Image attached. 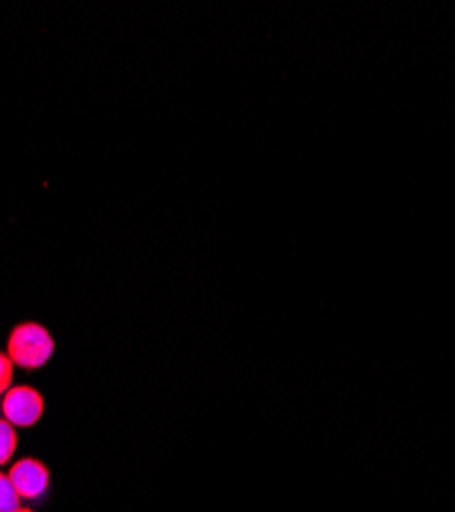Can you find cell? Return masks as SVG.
Wrapping results in <instances>:
<instances>
[{
	"label": "cell",
	"instance_id": "obj_4",
	"mask_svg": "<svg viewBox=\"0 0 455 512\" xmlns=\"http://www.w3.org/2000/svg\"><path fill=\"white\" fill-rule=\"evenodd\" d=\"M19 447V433L11 422L0 418V467L11 463L15 451Z\"/></svg>",
	"mask_w": 455,
	"mask_h": 512
},
{
	"label": "cell",
	"instance_id": "obj_3",
	"mask_svg": "<svg viewBox=\"0 0 455 512\" xmlns=\"http://www.w3.org/2000/svg\"><path fill=\"white\" fill-rule=\"evenodd\" d=\"M46 412V402L39 390L33 386H13L7 394L0 396V418L11 422L15 429L35 426Z\"/></svg>",
	"mask_w": 455,
	"mask_h": 512
},
{
	"label": "cell",
	"instance_id": "obj_1",
	"mask_svg": "<svg viewBox=\"0 0 455 512\" xmlns=\"http://www.w3.org/2000/svg\"><path fill=\"white\" fill-rule=\"evenodd\" d=\"M56 351L52 332L39 322H19L11 328L7 338V355L25 371L46 367Z\"/></svg>",
	"mask_w": 455,
	"mask_h": 512
},
{
	"label": "cell",
	"instance_id": "obj_5",
	"mask_svg": "<svg viewBox=\"0 0 455 512\" xmlns=\"http://www.w3.org/2000/svg\"><path fill=\"white\" fill-rule=\"evenodd\" d=\"M21 506H23V502H21L9 474L0 472V512H15Z\"/></svg>",
	"mask_w": 455,
	"mask_h": 512
},
{
	"label": "cell",
	"instance_id": "obj_2",
	"mask_svg": "<svg viewBox=\"0 0 455 512\" xmlns=\"http://www.w3.org/2000/svg\"><path fill=\"white\" fill-rule=\"evenodd\" d=\"M9 478L23 504L46 506L52 494V472L50 467L37 457H23L9 467Z\"/></svg>",
	"mask_w": 455,
	"mask_h": 512
},
{
	"label": "cell",
	"instance_id": "obj_6",
	"mask_svg": "<svg viewBox=\"0 0 455 512\" xmlns=\"http://www.w3.org/2000/svg\"><path fill=\"white\" fill-rule=\"evenodd\" d=\"M15 377V363L7 355V351H0V396L7 394L13 388Z\"/></svg>",
	"mask_w": 455,
	"mask_h": 512
},
{
	"label": "cell",
	"instance_id": "obj_7",
	"mask_svg": "<svg viewBox=\"0 0 455 512\" xmlns=\"http://www.w3.org/2000/svg\"><path fill=\"white\" fill-rule=\"evenodd\" d=\"M15 512H35L33 508H29V506H21V508H17Z\"/></svg>",
	"mask_w": 455,
	"mask_h": 512
}]
</instances>
